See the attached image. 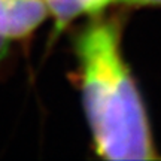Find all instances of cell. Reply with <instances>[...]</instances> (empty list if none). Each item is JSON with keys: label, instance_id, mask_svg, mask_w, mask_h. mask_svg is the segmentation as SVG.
<instances>
[{"label": "cell", "instance_id": "cell-2", "mask_svg": "<svg viewBox=\"0 0 161 161\" xmlns=\"http://www.w3.org/2000/svg\"><path fill=\"white\" fill-rule=\"evenodd\" d=\"M49 17L45 0H0V35L23 39Z\"/></svg>", "mask_w": 161, "mask_h": 161}, {"label": "cell", "instance_id": "cell-3", "mask_svg": "<svg viewBox=\"0 0 161 161\" xmlns=\"http://www.w3.org/2000/svg\"><path fill=\"white\" fill-rule=\"evenodd\" d=\"M112 5L130 8H161V0H112Z\"/></svg>", "mask_w": 161, "mask_h": 161}, {"label": "cell", "instance_id": "cell-1", "mask_svg": "<svg viewBox=\"0 0 161 161\" xmlns=\"http://www.w3.org/2000/svg\"><path fill=\"white\" fill-rule=\"evenodd\" d=\"M121 15L98 12L78 31L75 55L92 146L104 160H157L148 112L122 54Z\"/></svg>", "mask_w": 161, "mask_h": 161}, {"label": "cell", "instance_id": "cell-4", "mask_svg": "<svg viewBox=\"0 0 161 161\" xmlns=\"http://www.w3.org/2000/svg\"><path fill=\"white\" fill-rule=\"evenodd\" d=\"M11 39H8L5 37L3 35H0V63L8 57V54H9V48H11Z\"/></svg>", "mask_w": 161, "mask_h": 161}]
</instances>
